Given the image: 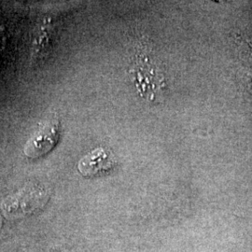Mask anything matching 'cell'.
Returning <instances> with one entry per match:
<instances>
[{
	"label": "cell",
	"mask_w": 252,
	"mask_h": 252,
	"mask_svg": "<svg viewBox=\"0 0 252 252\" xmlns=\"http://www.w3.org/2000/svg\"><path fill=\"white\" fill-rule=\"evenodd\" d=\"M60 126L56 122H50L42 126L27 142L25 153L31 159H36L50 153L60 137Z\"/></svg>",
	"instance_id": "6da1fadb"
},
{
	"label": "cell",
	"mask_w": 252,
	"mask_h": 252,
	"mask_svg": "<svg viewBox=\"0 0 252 252\" xmlns=\"http://www.w3.org/2000/svg\"><path fill=\"white\" fill-rule=\"evenodd\" d=\"M116 163L114 155L105 148L99 147L81 158L78 170L83 177L90 178L112 169Z\"/></svg>",
	"instance_id": "7a4b0ae2"
}]
</instances>
